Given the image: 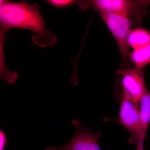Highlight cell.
<instances>
[{"label":"cell","mask_w":150,"mask_h":150,"mask_svg":"<svg viewBox=\"0 0 150 150\" xmlns=\"http://www.w3.org/2000/svg\"><path fill=\"white\" fill-rule=\"evenodd\" d=\"M50 4L57 7H66L71 5L76 2L71 0H50L47 1Z\"/></svg>","instance_id":"obj_10"},{"label":"cell","mask_w":150,"mask_h":150,"mask_svg":"<svg viewBox=\"0 0 150 150\" xmlns=\"http://www.w3.org/2000/svg\"><path fill=\"white\" fill-rule=\"evenodd\" d=\"M79 4L83 9L93 6L96 9H99L115 14L126 17L129 16L130 11L134 6V3L127 0L81 1Z\"/></svg>","instance_id":"obj_6"},{"label":"cell","mask_w":150,"mask_h":150,"mask_svg":"<svg viewBox=\"0 0 150 150\" xmlns=\"http://www.w3.org/2000/svg\"><path fill=\"white\" fill-rule=\"evenodd\" d=\"M144 142H140L137 145V148L136 150H144Z\"/></svg>","instance_id":"obj_12"},{"label":"cell","mask_w":150,"mask_h":150,"mask_svg":"<svg viewBox=\"0 0 150 150\" xmlns=\"http://www.w3.org/2000/svg\"><path fill=\"white\" fill-rule=\"evenodd\" d=\"M71 124L75 128L71 139L60 147H48L46 150H101L98 141L102 136V131L92 132L88 127L81 125L77 118L72 120Z\"/></svg>","instance_id":"obj_3"},{"label":"cell","mask_w":150,"mask_h":150,"mask_svg":"<svg viewBox=\"0 0 150 150\" xmlns=\"http://www.w3.org/2000/svg\"><path fill=\"white\" fill-rule=\"evenodd\" d=\"M121 76L123 93L121 97L139 104L147 90L142 70L137 69H118L115 72Z\"/></svg>","instance_id":"obj_5"},{"label":"cell","mask_w":150,"mask_h":150,"mask_svg":"<svg viewBox=\"0 0 150 150\" xmlns=\"http://www.w3.org/2000/svg\"><path fill=\"white\" fill-rule=\"evenodd\" d=\"M130 56L136 69L142 70L150 63V45L133 50Z\"/></svg>","instance_id":"obj_9"},{"label":"cell","mask_w":150,"mask_h":150,"mask_svg":"<svg viewBox=\"0 0 150 150\" xmlns=\"http://www.w3.org/2000/svg\"><path fill=\"white\" fill-rule=\"evenodd\" d=\"M1 40L4 41L5 33L13 28L31 30L36 34L33 42L42 48L54 46L57 43L56 35L45 28V23L37 4L31 5L21 1L13 2L0 1Z\"/></svg>","instance_id":"obj_1"},{"label":"cell","mask_w":150,"mask_h":150,"mask_svg":"<svg viewBox=\"0 0 150 150\" xmlns=\"http://www.w3.org/2000/svg\"><path fill=\"white\" fill-rule=\"evenodd\" d=\"M114 121L127 129L130 134L129 142L138 144L141 141V126L138 103L121 97L119 117Z\"/></svg>","instance_id":"obj_4"},{"label":"cell","mask_w":150,"mask_h":150,"mask_svg":"<svg viewBox=\"0 0 150 150\" xmlns=\"http://www.w3.org/2000/svg\"><path fill=\"white\" fill-rule=\"evenodd\" d=\"M7 143V139L4 132L0 131V150H5Z\"/></svg>","instance_id":"obj_11"},{"label":"cell","mask_w":150,"mask_h":150,"mask_svg":"<svg viewBox=\"0 0 150 150\" xmlns=\"http://www.w3.org/2000/svg\"></svg>","instance_id":"obj_13"},{"label":"cell","mask_w":150,"mask_h":150,"mask_svg":"<svg viewBox=\"0 0 150 150\" xmlns=\"http://www.w3.org/2000/svg\"><path fill=\"white\" fill-rule=\"evenodd\" d=\"M96 10L115 38L122 59L127 60L130 55L128 38L131 30V23L129 17L99 9Z\"/></svg>","instance_id":"obj_2"},{"label":"cell","mask_w":150,"mask_h":150,"mask_svg":"<svg viewBox=\"0 0 150 150\" xmlns=\"http://www.w3.org/2000/svg\"><path fill=\"white\" fill-rule=\"evenodd\" d=\"M129 47L133 50L150 45V32L143 28L131 29L128 38Z\"/></svg>","instance_id":"obj_8"},{"label":"cell","mask_w":150,"mask_h":150,"mask_svg":"<svg viewBox=\"0 0 150 150\" xmlns=\"http://www.w3.org/2000/svg\"><path fill=\"white\" fill-rule=\"evenodd\" d=\"M139 112L141 121V138L140 142H144L150 123V93L145 92L140 99Z\"/></svg>","instance_id":"obj_7"}]
</instances>
